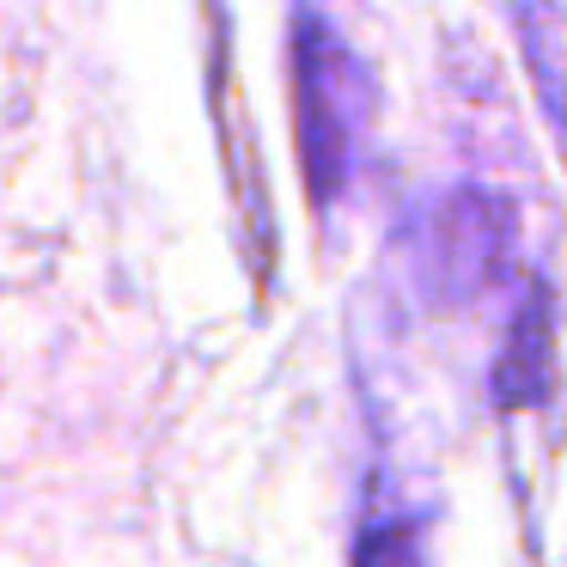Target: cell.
<instances>
[{
    "mask_svg": "<svg viewBox=\"0 0 567 567\" xmlns=\"http://www.w3.org/2000/svg\"><path fill=\"white\" fill-rule=\"evenodd\" d=\"M354 567H427L421 530L415 525H396V518L372 525L367 537H360V549H354Z\"/></svg>",
    "mask_w": 567,
    "mask_h": 567,
    "instance_id": "4",
    "label": "cell"
},
{
    "mask_svg": "<svg viewBox=\"0 0 567 567\" xmlns=\"http://www.w3.org/2000/svg\"><path fill=\"white\" fill-rule=\"evenodd\" d=\"M372 123V80L342 38L306 13L293 25V135L318 202L342 196Z\"/></svg>",
    "mask_w": 567,
    "mask_h": 567,
    "instance_id": "1",
    "label": "cell"
},
{
    "mask_svg": "<svg viewBox=\"0 0 567 567\" xmlns=\"http://www.w3.org/2000/svg\"><path fill=\"white\" fill-rule=\"evenodd\" d=\"M543 367H549V299L530 293V306L518 311L513 348H506V372H501V396L518 403V396H537Z\"/></svg>",
    "mask_w": 567,
    "mask_h": 567,
    "instance_id": "3",
    "label": "cell"
},
{
    "mask_svg": "<svg viewBox=\"0 0 567 567\" xmlns=\"http://www.w3.org/2000/svg\"><path fill=\"white\" fill-rule=\"evenodd\" d=\"M403 250H409V275H415L421 299L470 306V299L494 293L501 275L513 269L518 214L494 189H452V196L427 202L409 220Z\"/></svg>",
    "mask_w": 567,
    "mask_h": 567,
    "instance_id": "2",
    "label": "cell"
}]
</instances>
